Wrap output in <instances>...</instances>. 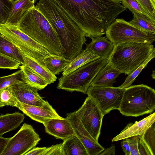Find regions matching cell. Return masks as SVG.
<instances>
[{
	"instance_id": "obj_31",
	"label": "cell",
	"mask_w": 155,
	"mask_h": 155,
	"mask_svg": "<svg viewBox=\"0 0 155 155\" xmlns=\"http://www.w3.org/2000/svg\"><path fill=\"white\" fill-rule=\"evenodd\" d=\"M76 135L84 144L88 155H99L104 150V148L98 142H95L86 137Z\"/></svg>"
},
{
	"instance_id": "obj_29",
	"label": "cell",
	"mask_w": 155,
	"mask_h": 155,
	"mask_svg": "<svg viewBox=\"0 0 155 155\" xmlns=\"http://www.w3.org/2000/svg\"><path fill=\"white\" fill-rule=\"evenodd\" d=\"M23 83L25 82L22 71L20 69L11 74L0 77V90L8 87Z\"/></svg>"
},
{
	"instance_id": "obj_7",
	"label": "cell",
	"mask_w": 155,
	"mask_h": 155,
	"mask_svg": "<svg viewBox=\"0 0 155 155\" xmlns=\"http://www.w3.org/2000/svg\"><path fill=\"white\" fill-rule=\"evenodd\" d=\"M105 34L114 45L126 42L152 43L155 41V33L142 30L123 18L115 19Z\"/></svg>"
},
{
	"instance_id": "obj_9",
	"label": "cell",
	"mask_w": 155,
	"mask_h": 155,
	"mask_svg": "<svg viewBox=\"0 0 155 155\" xmlns=\"http://www.w3.org/2000/svg\"><path fill=\"white\" fill-rule=\"evenodd\" d=\"M74 112L89 138L98 143L104 115L97 104L88 96L81 107Z\"/></svg>"
},
{
	"instance_id": "obj_42",
	"label": "cell",
	"mask_w": 155,
	"mask_h": 155,
	"mask_svg": "<svg viewBox=\"0 0 155 155\" xmlns=\"http://www.w3.org/2000/svg\"><path fill=\"white\" fill-rule=\"evenodd\" d=\"M115 147L114 145H112L110 147L103 151L99 155H114L115 154Z\"/></svg>"
},
{
	"instance_id": "obj_5",
	"label": "cell",
	"mask_w": 155,
	"mask_h": 155,
	"mask_svg": "<svg viewBox=\"0 0 155 155\" xmlns=\"http://www.w3.org/2000/svg\"><path fill=\"white\" fill-rule=\"evenodd\" d=\"M155 110V90L143 84L126 88L119 110L126 116L137 117Z\"/></svg>"
},
{
	"instance_id": "obj_17",
	"label": "cell",
	"mask_w": 155,
	"mask_h": 155,
	"mask_svg": "<svg viewBox=\"0 0 155 155\" xmlns=\"http://www.w3.org/2000/svg\"><path fill=\"white\" fill-rule=\"evenodd\" d=\"M121 74L108 63L99 71L90 86L112 87L116 78Z\"/></svg>"
},
{
	"instance_id": "obj_43",
	"label": "cell",
	"mask_w": 155,
	"mask_h": 155,
	"mask_svg": "<svg viewBox=\"0 0 155 155\" xmlns=\"http://www.w3.org/2000/svg\"><path fill=\"white\" fill-rule=\"evenodd\" d=\"M152 77L153 79H155V70H153L152 74Z\"/></svg>"
},
{
	"instance_id": "obj_16",
	"label": "cell",
	"mask_w": 155,
	"mask_h": 155,
	"mask_svg": "<svg viewBox=\"0 0 155 155\" xmlns=\"http://www.w3.org/2000/svg\"><path fill=\"white\" fill-rule=\"evenodd\" d=\"M92 40L87 44L85 49L93 51L100 58L109 59L114 47L113 43L106 37H97Z\"/></svg>"
},
{
	"instance_id": "obj_34",
	"label": "cell",
	"mask_w": 155,
	"mask_h": 155,
	"mask_svg": "<svg viewBox=\"0 0 155 155\" xmlns=\"http://www.w3.org/2000/svg\"><path fill=\"white\" fill-rule=\"evenodd\" d=\"M155 24V3L153 0H136Z\"/></svg>"
},
{
	"instance_id": "obj_32",
	"label": "cell",
	"mask_w": 155,
	"mask_h": 155,
	"mask_svg": "<svg viewBox=\"0 0 155 155\" xmlns=\"http://www.w3.org/2000/svg\"><path fill=\"white\" fill-rule=\"evenodd\" d=\"M14 0H0V25L5 24L12 9Z\"/></svg>"
},
{
	"instance_id": "obj_44",
	"label": "cell",
	"mask_w": 155,
	"mask_h": 155,
	"mask_svg": "<svg viewBox=\"0 0 155 155\" xmlns=\"http://www.w3.org/2000/svg\"><path fill=\"white\" fill-rule=\"evenodd\" d=\"M115 0V1H118V2H121L122 1V0Z\"/></svg>"
},
{
	"instance_id": "obj_23",
	"label": "cell",
	"mask_w": 155,
	"mask_h": 155,
	"mask_svg": "<svg viewBox=\"0 0 155 155\" xmlns=\"http://www.w3.org/2000/svg\"><path fill=\"white\" fill-rule=\"evenodd\" d=\"M20 68L22 71L25 82L31 86L41 90L48 84L41 76L25 64L20 65Z\"/></svg>"
},
{
	"instance_id": "obj_40",
	"label": "cell",
	"mask_w": 155,
	"mask_h": 155,
	"mask_svg": "<svg viewBox=\"0 0 155 155\" xmlns=\"http://www.w3.org/2000/svg\"><path fill=\"white\" fill-rule=\"evenodd\" d=\"M121 142V146L125 155H130V147L126 138L122 140Z\"/></svg>"
},
{
	"instance_id": "obj_33",
	"label": "cell",
	"mask_w": 155,
	"mask_h": 155,
	"mask_svg": "<svg viewBox=\"0 0 155 155\" xmlns=\"http://www.w3.org/2000/svg\"><path fill=\"white\" fill-rule=\"evenodd\" d=\"M21 63L10 57L0 53V68L14 70L20 68Z\"/></svg>"
},
{
	"instance_id": "obj_12",
	"label": "cell",
	"mask_w": 155,
	"mask_h": 155,
	"mask_svg": "<svg viewBox=\"0 0 155 155\" xmlns=\"http://www.w3.org/2000/svg\"><path fill=\"white\" fill-rule=\"evenodd\" d=\"M10 87L16 98L21 103L30 105L41 107L49 103L39 95L38 89L25 83Z\"/></svg>"
},
{
	"instance_id": "obj_20",
	"label": "cell",
	"mask_w": 155,
	"mask_h": 155,
	"mask_svg": "<svg viewBox=\"0 0 155 155\" xmlns=\"http://www.w3.org/2000/svg\"><path fill=\"white\" fill-rule=\"evenodd\" d=\"M100 58L93 51L85 49L71 60L62 72V75H67L82 66Z\"/></svg>"
},
{
	"instance_id": "obj_38",
	"label": "cell",
	"mask_w": 155,
	"mask_h": 155,
	"mask_svg": "<svg viewBox=\"0 0 155 155\" xmlns=\"http://www.w3.org/2000/svg\"><path fill=\"white\" fill-rule=\"evenodd\" d=\"M48 147H35L26 153L25 155H46Z\"/></svg>"
},
{
	"instance_id": "obj_25",
	"label": "cell",
	"mask_w": 155,
	"mask_h": 155,
	"mask_svg": "<svg viewBox=\"0 0 155 155\" xmlns=\"http://www.w3.org/2000/svg\"><path fill=\"white\" fill-rule=\"evenodd\" d=\"M63 143L66 155H88L84 144L76 135L63 140Z\"/></svg>"
},
{
	"instance_id": "obj_28",
	"label": "cell",
	"mask_w": 155,
	"mask_h": 155,
	"mask_svg": "<svg viewBox=\"0 0 155 155\" xmlns=\"http://www.w3.org/2000/svg\"><path fill=\"white\" fill-rule=\"evenodd\" d=\"M0 107L10 106L19 107V101L15 97L10 86L0 90Z\"/></svg>"
},
{
	"instance_id": "obj_45",
	"label": "cell",
	"mask_w": 155,
	"mask_h": 155,
	"mask_svg": "<svg viewBox=\"0 0 155 155\" xmlns=\"http://www.w3.org/2000/svg\"><path fill=\"white\" fill-rule=\"evenodd\" d=\"M153 1L155 2V0H153Z\"/></svg>"
},
{
	"instance_id": "obj_2",
	"label": "cell",
	"mask_w": 155,
	"mask_h": 155,
	"mask_svg": "<svg viewBox=\"0 0 155 155\" xmlns=\"http://www.w3.org/2000/svg\"><path fill=\"white\" fill-rule=\"evenodd\" d=\"M35 6L57 33L64 50V57L73 60L83 51L87 41L84 32L54 0H39Z\"/></svg>"
},
{
	"instance_id": "obj_10",
	"label": "cell",
	"mask_w": 155,
	"mask_h": 155,
	"mask_svg": "<svg viewBox=\"0 0 155 155\" xmlns=\"http://www.w3.org/2000/svg\"><path fill=\"white\" fill-rule=\"evenodd\" d=\"M125 89L119 87L90 86L86 94L97 104L104 116L112 110H119Z\"/></svg>"
},
{
	"instance_id": "obj_36",
	"label": "cell",
	"mask_w": 155,
	"mask_h": 155,
	"mask_svg": "<svg viewBox=\"0 0 155 155\" xmlns=\"http://www.w3.org/2000/svg\"><path fill=\"white\" fill-rule=\"evenodd\" d=\"M126 139L130 147V155H140L138 149L139 136H133Z\"/></svg>"
},
{
	"instance_id": "obj_6",
	"label": "cell",
	"mask_w": 155,
	"mask_h": 155,
	"mask_svg": "<svg viewBox=\"0 0 155 155\" xmlns=\"http://www.w3.org/2000/svg\"><path fill=\"white\" fill-rule=\"evenodd\" d=\"M109 59L100 58L91 61L58 79L57 88L72 92L86 94L99 71L108 63Z\"/></svg>"
},
{
	"instance_id": "obj_27",
	"label": "cell",
	"mask_w": 155,
	"mask_h": 155,
	"mask_svg": "<svg viewBox=\"0 0 155 155\" xmlns=\"http://www.w3.org/2000/svg\"><path fill=\"white\" fill-rule=\"evenodd\" d=\"M139 137L143 142L149 155H155V120Z\"/></svg>"
},
{
	"instance_id": "obj_39",
	"label": "cell",
	"mask_w": 155,
	"mask_h": 155,
	"mask_svg": "<svg viewBox=\"0 0 155 155\" xmlns=\"http://www.w3.org/2000/svg\"><path fill=\"white\" fill-rule=\"evenodd\" d=\"M138 149L140 155H149L145 146L139 137L138 142Z\"/></svg>"
},
{
	"instance_id": "obj_21",
	"label": "cell",
	"mask_w": 155,
	"mask_h": 155,
	"mask_svg": "<svg viewBox=\"0 0 155 155\" xmlns=\"http://www.w3.org/2000/svg\"><path fill=\"white\" fill-rule=\"evenodd\" d=\"M23 53V52H22ZM24 64L41 76L50 84L56 81L57 78L43 64L23 53Z\"/></svg>"
},
{
	"instance_id": "obj_11",
	"label": "cell",
	"mask_w": 155,
	"mask_h": 155,
	"mask_svg": "<svg viewBox=\"0 0 155 155\" xmlns=\"http://www.w3.org/2000/svg\"><path fill=\"white\" fill-rule=\"evenodd\" d=\"M40 140L32 126L24 123L18 131L11 137L1 155H25L35 147Z\"/></svg>"
},
{
	"instance_id": "obj_26",
	"label": "cell",
	"mask_w": 155,
	"mask_h": 155,
	"mask_svg": "<svg viewBox=\"0 0 155 155\" xmlns=\"http://www.w3.org/2000/svg\"><path fill=\"white\" fill-rule=\"evenodd\" d=\"M132 19L129 22L144 31L155 33V24L144 15L134 13Z\"/></svg>"
},
{
	"instance_id": "obj_1",
	"label": "cell",
	"mask_w": 155,
	"mask_h": 155,
	"mask_svg": "<svg viewBox=\"0 0 155 155\" xmlns=\"http://www.w3.org/2000/svg\"><path fill=\"white\" fill-rule=\"evenodd\" d=\"M91 39L106 34L109 26L127 10L121 2L114 0H54Z\"/></svg>"
},
{
	"instance_id": "obj_22",
	"label": "cell",
	"mask_w": 155,
	"mask_h": 155,
	"mask_svg": "<svg viewBox=\"0 0 155 155\" xmlns=\"http://www.w3.org/2000/svg\"><path fill=\"white\" fill-rule=\"evenodd\" d=\"M71 61L63 56L53 54L43 60L44 65L54 75L63 72Z\"/></svg>"
},
{
	"instance_id": "obj_24",
	"label": "cell",
	"mask_w": 155,
	"mask_h": 155,
	"mask_svg": "<svg viewBox=\"0 0 155 155\" xmlns=\"http://www.w3.org/2000/svg\"><path fill=\"white\" fill-rule=\"evenodd\" d=\"M0 53L24 64L22 52L15 45L0 34Z\"/></svg>"
},
{
	"instance_id": "obj_37",
	"label": "cell",
	"mask_w": 155,
	"mask_h": 155,
	"mask_svg": "<svg viewBox=\"0 0 155 155\" xmlns=\"http://www.w3.org/2000/svg\"><path fill=\"white\" fill-rule=\"evenodd\" d=\"M66 155L63 143L48 147L46 155Z\"/></svg>"
},
{
	"instance_id": "obj_14",
	"label": "cell",
	"mask_w": 155,
	"mask_h": 155,
	"mask_svg": "<svg viewBox=\"0 0 155 155\" xmlns=\"http://www.w3.org/2000/svg\"><path fill=\"white\" fill-rule=\"evenodd\" d=\"M44 126L46 132L56 139L64 140L76 135L70 122L66 118L51 119Z\"/></svg>"
},
{
	"instance_id": "obj_35",
	"label": "cell",
	"mask_w": 155,
	"mask_h": 155,
	"mask_svg": "<svg viewBox=\"0 0 155 155\" xmlns=\"http://www.w3.org/2000/svg\"><path fill=\"white\" fill-rule=\"evenodd\" d=\"M121 3L133 14L138 13L147 16L145 12L136 0H122Z\"/></svg>"
},
{
	"instance_id": "obj_18",
	"label": "cell",
	"mask_w": 155,
	"mask_h": 155,
	"mask_svg": "<svg viewBox=\"0 0 155 155\" xmlns=\"http://www.w3.org/2000/svg\"><path fill=\"white\" fill-rule=\"evenodd\" d=\"M37 0H14L10 15L5 24L17 26L27 11L33 8Z\"/></svg>"
},
{
	"instance_id": "obj_41",
	"label": "cell",
	"mask_w": 155,
	"mask_h": 155,
	"mask_svg": "<svg viewBox=\"0 0 155 155\" xmlns=\"http://www.w3.org/2000/svg\"><path fill=\"white\" fill-rule=\"evenodd\" d=\"M10 139L11 137L5 138L0 136V155H1Z\"/></svg>"
},
{
	"instance_id": "obj_8",
	"label": "cell",
	"mask_w": 155,
	"mask_h": 155,
	"mask_svg": "<svg viewBox=\"0 0 155 155\" xmlns=\"http://www.w3.org/2000/svg\"><path fill=\"white\" fill-rule=\"evenodd\" d=\"M0 34L23 53L43 64V59L51 54L45 48L21 31L17 26L0 25Z\"/></svg>"
},
{
	"instance_id": "obj_19",
	"label": "cell",
	"mask_w": 155,
	"mask_h": 155,
	"mask_svg": "<svg viewBox=\"0 0 155 155\" xmlns=\"http://www.w3.org/2000/svg\"><path fill=\"white\" fill-rule=\"evenodd\" d=\"M24 114L18 111L11 114H1L0 116V136L20 126L24 121Z\"/></svg>"
},
{
	"instance_id": "obj_15",
	"label": "cell",
	"mask_w": 155,
	"mask_h": 155,
	"mask_svg": "<svg viewBox=\"0 0 155 155\" xmlns=\"http://www.w3.org/2000/svg\"><path fill=\"white\" fill-rule=\"evenodd\" d=\"M155 120V112L139 121L129 123L112 141H116L133 136L142 135Z\"/></svg>"
},
{
	"instance_id": "obj_46",
	"label": "cell",
	"mask_w": 155,
	"mask_h": 155,
	"mask_svg": "<svg viewBox=\"0 0 155 155\" xmlns=\"http://www.w3.org/2000/svg\"></svg>"
},
{
	"instance_id": "obj_4",
	"label": "cell",
	"mask_w": 155,
	"mask_h": 155,
	"mask_svg": "<svg viewBox=\"0 0 155 155\" xmlns=\"http://www.w3.org/2000/svg\"><path fill=\"white\" fill-rule=\"evenodd\" d=\"M154 48L151 43H147L126 42L114 45L108 63L129 75L145 61Z\"/></svg>"
},
{
	"instance_id": "obj_13",
	"label": "cell",
	"mask_w": 155,
	"mask_h": 155,
	"mask_svg": "<svg viewBox=\"0 0 155 155\" xmlns=\"http://www.w3.org/2000/svg\"><path fill=\"white\" fill-rule=\"evenodd\" d=\"M19 109L32 119L44 125L54 118L62 119L49 103L43 107L30 105L19 101Z\"/></svg>"
},
{
	"instance_id": "obj_30",
	"label": "cell",
	"mask_w": 155,
	"mask_h": 155,
	"mask_svg": "<svg viewBox=\"0 0 155 155\" xmlns=\"http://www.w3.org/2000/svg\"><path fill=\"white\" fill-rule=\"evenodd\" d=\"M155 58V48L145 61L131 74L128 75L124 83L119 87L121 88H126L131 85L142 70L147 65L148 63L153 59Z\"/></svg>"
},
{
	"instance_id": "obj_3",
	"label": "cell",
	"mask_w": 155,
	"mask_h": 155,
	"mask_svg": "<svg viewBox=\"0 0 155 155\" xmlns=\"http://www.w3.org/2000/svg\"><path fill=\"white\" fill-rule=\"evenodd\" d=\"M17 26L51 54L64 57V50L57 33L36 6L25 13Z\"/></svg>"
}]
</instances>
